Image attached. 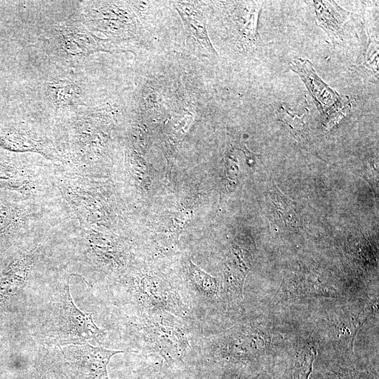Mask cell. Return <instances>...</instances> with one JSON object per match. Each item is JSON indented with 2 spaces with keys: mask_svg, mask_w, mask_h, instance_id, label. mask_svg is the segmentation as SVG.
Wrapping results in <instances>:
<instances>
[{
  "mask_svg": "<svg viewBox=\"0 0 379 379\" xmlns=\"http://www.w3.org/2000/svg\"><path fill=\"white\" fill-rule=\"evenodd\" d=\"M182 18L183 19V22L185 25V26L190 34H192L194 36L206 41V43L208 44H211L207 36L206 29L204 24L202 25L201 22H197V20L187 19L182 16Z\"/></svg>",
  "mask_w": 379,
  "mask_h": 379,
  "instance_id": "obj_15",
  "label": "cell"
},
{
  "mask_svg": "<svg viewBox=\"0 0 379 379\" xmlns=\"http://www.w3.org/2000/svg\"><path fill=\"white\" fill-rule=\"evenodd\" d=\"M319 25L335 39L342 40L346 25L347 12L333 1H314Z\"/></svg>",
  "mask_w": 379,
  "mask_h": 379,
  "instance_id": "obj_9",
  "label": "cell"
},
{
  "mask_svg": "<svg viewBox=\"0 0 379 379\" xmlns=\"http://www.w3.org/2000/svg\"><path fill=\"white\" fill-rule=\"evenodd\" d=\"M35 246L15 259L0 277V310L23 288L39 253Z\"/></svg>",
  "mask_w": 379,
  "mask_h": 379,
  "instance_id": "obj_6",
  "label": "cell"
},
{
  "mask_svg": "<svg viewBox=\"0 0 379 379\" xmlns=\"http://www.w3.org/2000/svg\"><path fill=\"white\" fill-rule=\"evenodd\" d=\"M187 278L190 285L201 297L214 300L220 295V282L218 279L207 274L191 260L187 265Z\"/></svg>",
  "mask_w": 379,
  "mask_h": 379,
  "instance_id": "obj_11",
  "label": "cell"
},
{
  "mask_svg": "<svg viewBox=\"0 0 379 379\" xmlns=\"http://www.w3.org/2000/svg\"><path fill=\"white\" fill-rule=\"evenodd\" d=\"M222 339V355L232 362L248 361L257 356L259 339L247 327L232 328Z\"/></svg>",
  "mask_w": 379,
  "mask_h": 379,
  "instance_id": "obj_7",
  "label": "cell"
},
{
  "mask_svg": "<svg viewBox=\"0 0 379 379\" xmlns=\"http://www.w3.org/2000/svg\"><path fill=\"white\" fill-rule=\"evenodd\" d=\"M77 86L67 82H58L51 86V95L55 102L68 104L75 101L79 91Z\"/></svg>",
  "mask_w": 379,
  "mask_h": 379,
  "instance_id": "obj_14",
  "label": "cell"
},
{
  "mask_svg": "<svg viewBox=\"0 0 379 379\" xmlns=\"http://www.w3.org/2000/svg\"><path fill=\"white\" fill-rule=\"evenodd\" d=\"M131 291L138 302L149 310L165 311L181 317L188 314L187 307L178 292L155 275L146 274L135 277Z\"/></svg>",
  "mask_w": 379,
  "mask_h": 379,
  "instance_id": "obj_4",
  "label": "cell"
},
{
  "mask_svg": "<svg viewBox=\"0 0 379 379\" xmlns=\"http://www.w3.org/2000/svg\"><path fill=\"white\" fill-rule=\"evenodd\" d=\"M38 180L30 170L16 165L0 163V187L31 194L38 189Z\"/></svg>",
  "mask_w": 379,
  "mask_h": 379,
  "instance_id": "obj_8",
  "label": "cell"
},
{
  "mask_svg": "<svg viewBox=\"0 0 379 379\" xmlns=\"http://www.w3.org/2000/svg\"><path fill=\"white\" fill-rule=\"evenodd\" d=\"M258 375H242L239 377L237 379H256Z\"/></svg>",
  "mask_w": 379,
  "mask_h": 379,
  "instance_id": "obj_16",
  "label": "cell"
},
{
  "mask_svg": "<svg viewBox=\"0 0 379 379\" xmlns=\"http://www.w3.org/2000/svg\"><path fill=\"white\" fill-rule=\"evenodd\" d=\"M291 67L302 79L325 115L331 117L333 113L337 114L342 113V110H347L349 102L343 101L335 91L323 82L310 61L295 60L291 62Z\"/></svg>",
  "mask_w": 379,
  "mask_h": 379,
  "instance_id": "obj_5",
  "label": "cell"
},
{
  "mask_svg": "<svg viewBox=\"0 0 379 379\" xmlns=\"http://www.w3.org/2000/svg\"><path fill=\"white\" fill-rule=\"evenodd\" d=\"M158 379H162V378H161V377H160V378H158Z\"/></svg>",
  "mask_w": 379,
  "mask_h": 379,
  "instance_id": "obj_17",
  "label": "cell"
},
{
  "mask_svg": "<svg viewBox=\"0 0 379 379\" xmlns=\"http://www.w3.org/2000/svg\"><path fill=\"white\" fill-rule=\"evenodd\" d=\"M69 279V276L65 277L50 301L43 322V335L55 343L65 345L104 338L105 333L95 325L92 314L81 312L74 305Z\"/></svg>",
  "mask_w": 379,
  "mask_h": 379,
  "instance_id": "obj_1",
  "label": "cell"
},
{
  "mask_svg": "<svg viewBox=\"0 0 379 379\" xmlns=\"http://www.w3.org/2000/svg\"><path fill=\"white\" fill-rule=\"evenodd\" d=\"M123 352L87 343L67 345L60 349L56 364L67 379H109L107 367L110 359Z\"/></svg>",
  "mask_w": 379,
  "mask_h": 379,
  "instance_id": "obj_3",
  "label": "cell"
},
{
  "mask_svg": "<svg viewBox=\"0 0 379 379\" xmlns=\"http://www.w3.org/2000/svg\"><path fill=\"white\" fill-rule=\"evenodd\" d=\"M27 216L25 209L0 203V248L24 225Z\"/></svg>",
  "mask_w": 379,
  "mask_h": 379,
  "instance_id": "obj_10",
  "label": "cell"
},
{
  "mask_svg": "<svg viewBox=\"0 0 379 379\" xmlns=\"http://www.w3.org/2000/svg\"><path fill=\"white\" fill-rule=\"evenodd\" d=\"M174 315L165 311L148 310L142 329L149 346L169 365L183 364L190 347L187 336Z\"/></svg>",
  "mask_w": 379,
  "mask_h": 379,
  "instance_id": "obj_2",
  "label": "cell"
},
{
  "mask_svg": "<svg viewBox=\"0 0 379 379\" xmlns=\"http://www.w3.org/2000/svg\"><path fill=\"white\" fill-rule=\"evenodd\" d=\"M1 142L7 148L16 151H32L48 157L53 156L48 147L32 133L23 131H11L1 136Z\"/></svg>",
  "mask_w": 379,
  "mask_h": 379,
  "instance_id": "obj_12",
  "label": "cell"
},
{
  "mask_svg": "<svg viewBox=\"0 0 379 379\" xmlns=\"http://www.w3.org/2000/svg\"><path fill=\"white\" fill-rule=\"evenodd\" d=\"M316 356L314 348H307L300 353L289 368L288 379H308Z\"/></svg>",
  "mask_w": 379,
  "mask_h": 379,
  "instance_id": "obj_13",
  "label": "cell"
}]
</instances>
